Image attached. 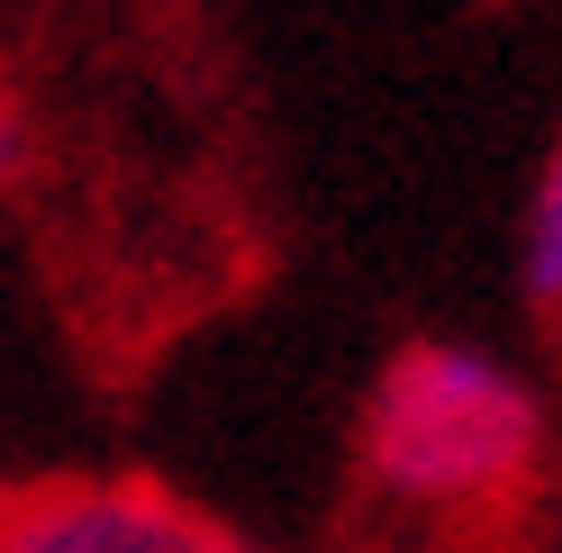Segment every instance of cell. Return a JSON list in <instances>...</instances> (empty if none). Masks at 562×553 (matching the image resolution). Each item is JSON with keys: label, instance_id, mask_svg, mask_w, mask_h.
<instances>
[{"label": "cell", "instance_id": "277c9868", "mask_svg": "<svg viewBox=\"0 0 562 553\" xmlns=\"http://www.w3.org/2000/svg\"><path fill=\"white\" fill-rule=\"evenodd\" d=\"M553 553H562V544H553Z\"/></svg>", "mask_w": 562, "mask_h": 553}, {"label": "cell", "instance_id": "3957f363", "mask_svg": "<svg viewBox=\"0 0 562 553\" xmlns=\"http://www.w3.org/2000/svg\"><path fill=\"white\" fill-rule=\"evenodd\" d=\"M517 282L536 308H562V136L526 191V227H517Z\"/></svg>", "mask_w": 562, "mask_h": 553}, {"label": "cell", "instance_id": "6da1fadb", "mask_svg": "<svg viewBox=\"0 0 562 553\" xmlns=\"http://www.w3.org/2000/svg\"><path fill=\"white\" fill-rule=\"evenodd\" d=\"M544 391L481 336H417L363 399V481L408 517H481L544 463Z\"/></svg>", "mask_w": 562, "mask_h": 553}, {"label": "cell", "instance_id": "7a4b0ae2", "mask_svg": "<svg viewBox=\"0 0 562 553\" xmlns=\"http://www.w3.org/2000/svg\"><path fill=\"white\" fill-rule=\"evenodd\" d=\"M0 553H255V544L164 481L64 472L0 490Z\"/></svg>", "mask_w": 562, "mask_h": 553}]
</instances>
